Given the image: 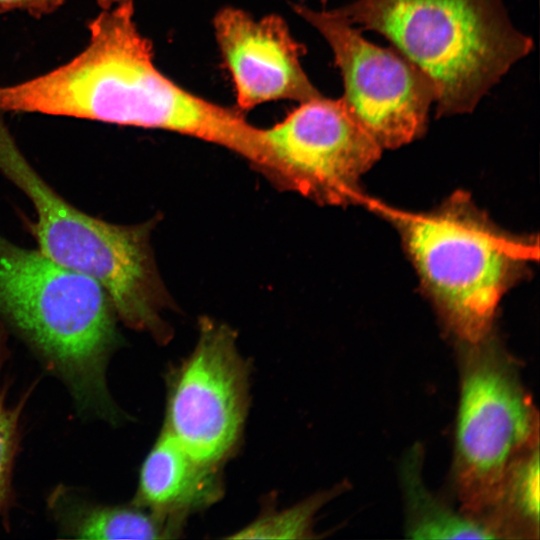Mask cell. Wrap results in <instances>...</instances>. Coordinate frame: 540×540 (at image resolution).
<instances>
[{"mask_svg":"<svg viewBox=\"0 0 540 540\" xmlns=\"http://www.w3.org/2000/svg\"><path fill=\"white\" fill-rule=\"evenodd\" d=\"M88 30L82 52L40 77L38 101L46 114L176 132L222 146L263 174L271 170L265 129L158 70L152 44L136 26L133 1L103 9Z\"/></svg>","mask_w":540,"mask_h":540,"instance_id":"obj_1","label":"cell"},{"mask_svg":"<svg viewBox=\"0 0 540 540\" xmlns=\"http://www.w3.org/2000/svg\"><path fill=\"white\" fill-rule=\"evenodd\" d=\"M114 312L97 282L0 235V317L65 383L79 412L112 424L123 419L106 380Z\"/></svg>","mask_w":540,"mask_h":540,"instance_id":"obj_2","label":"cell"},{"mask_svg":"<svg viewBox=\"0 0 540 540\" xmlns=\"http://www.w3.org/2000/svg\"><path fill=\"white\" fill-rule=\"evenodd\" d=\"M335 10L385 36L430 80L438 116L472 111L533 48L502 0H356Z\"/></svg>","mask_w":540,"mask_h":540,"instance_id":"obj_3","label":"cell"},{"mask_svg":"<svg viewBox=\"0 0 540 540\" xmlns=\"http://www.w3.org/2000/svg\"><path fill=\"white\" fill-rule=\"evenodd\" d=\"M0 111V171L31 200L39 250L58 264L97 282L129 327L169 340L161 317L166 305L149 243L151 222L112 224L65 201L34 170Z\"/></svg>","mask_w":540,"mask_h":540,"instance_id":"obj_4","label":"cell"},{"mask_svg":"<svg viewBox=\"0 0 540 540\" xmlns=\"http://www.w3.org/2000/svg\"><path fill=\"white\" fill-rule=\"evenodd\" d=\"M404 244L446 325L462 344L491 336L495 312L518 270L514 245L462 196L405 219Z\"/></svg>","mask_w":540,"mask_h":540,"instance_id":"obj_5","label":"cell"},{"mask_svg":"<svg viewBox=\"0 0 540 540\" xmlns=\"http://www.w3.org/2000/svg\"><path fill=\"white\" fill-rule=\"evenodd\" d=\"M461 348L452 478L461 510L487 518L512 464L539 445V415L491 336Z\"/></svg>","mask_w":540,"mask_h":540,"instance_id":"obj_6","label":"cell"},{"mask_svg":"<svg viewBox=\"0 0 540 540\" xmlns=\"http://www.w3.org/2000/svg\"><path fill=\"white\" fill-rule=\"evenodd\" d=\"M167 382L163 428L198 461L221 468L240 443L249 402V368L236 332L201 318L194 349Z\"/></svg>","mask_w":540,"mask_h":540,"instance_id":"obj_7","label":"cell"},{"mask_svg":"<svg viewBox=\"0 0 540 540\" xmlns=\"http://www.w3.org/2000/svg\"><path fill=\"white\" fill-rule=\"evenodd\" d=\"M294 9L329 44L343 79L341 99L381 148L399 147L424 132L435 91L417 67L396 49L366 40L336 10Z\"/></svg>","mask_w":540,"mask_h":540,"instance_id":"obj_8","label":"cell"},{"mask_svg":"<svg viewBox=\"0 0 540 540\" xmlns=\"http://www.w3.org/2000/svg\"><path fill=\"white\" fill-rule=\"evenodd\" d=\"M265 133L280 168L281 188L329 204L349 198L382 149L341 98L323 95L301 102Z\"/></svg>","mask_w":540,"mask_h":540,"instance_id":"obj_9","label":"cell"},{"mask_svg":"<svg viewBox=\"0 0 540 540\" xmlns=\"http://www.w3.org/2000/svg\"><path fill=\"white\" fill-rule=\"evenodd\" d=\"M214 29L240 110L270 101L301 103L322 96L303 70L302 46L281 17L255 19L243 10L226 7L214 18Z\"/></svg>","mask_w":540,"mask_h":540,"instance_id":"obj_10","label":"cell"},{"mask_svg":"<svg viewBox=\"0 0 540 540\" xmlns=\"http://www.w3.org/2000/svg\"><path fill=\"white\" fill-rule=\"evenodd\" d=\"M222 494L220 468L198 461L162 428L141 465L132 504L185 524Z\"/></svg>","mask_w":540,"mask_h":540,"instance_id":"obj_11","label":"cell"},{"mask_svg":"<svg viewBox=\"0 0 540 540\" xmlns=\"http://www.w3.org/2000/svg\"><path fill=\"white\" fill-rule=\"evenodd\" d=\"M60 532L77 539H172L185 524L154 514L131 503L110 506L58 490L50 499Z\"/></svg>","mask_w":540,"mask_h":540,"instance_id":"obj_12","label":"cell"},{"mask_svg":"<svg viewBox=\"0 0 540 540\" xmlns=\"http://www.w3.org/2000/svg\"><path fill=\"white\" fill-rule=\"evenodd\" d=\"M421 453L413 450L402 467L406 533L411 539H503L488 519L456 511L437 498L421 477Z\"/></svg>","mask_w":540,"mask_h":540,"instance_id":"obj_13","label":"cell"},{"mask_svg":"<svg viewBox=\"0 0 540 540\" xmlns=\"http://www.w3.org/2000/svg\"><path fill=\"white\" fill-rule=\"evenodd\" d=\"M488 519L503 538H539V445L512 464Z\"/></svg>","mask_w":540,"mask_h":540,"instance_id":"obj_14","label":"cell"},{"mask_svg":"<svg viewBox=\"0 0 540 540\" xmlns=\"http://www.w3.org/2000/svg\"><path fill=\"white\" fill-rule=\"evenodd\" d=\"M339 489L333 488L281 510L265 509L256 519L228 536L229 539H310L314 535V518Z\"/></svg>","mask_w":540,"mask_h":540,"instance_id":"obj_15","label":"cell"},{"mask_svg":"<svg viewBox=\"0 0 540 540\" xmlns=\"http://www.w3.org/2000/svg\"><path fill=\"white\" fill-rule=\"evenodd\" d=\"M7 339L0 329V513L11 495L12 471L20 443L22 403L11 405L3 380V369L8 359Z\"/></svg>","mask_w":540,"mask_h":540,"instance_id":"obj_16","label":"cell"},{"mask_svg":"<svg viewBox=\"0 0 540 540\" xmlns=\"http://www.w3.org/2000/svg\"><path fill=\"white\" fill-rule=\"evenodd\" d=\"M65 0H0V11L23 10L41 17L57 10Z\"/></svg>","mask_w":540,"mask_h":540,"instance_id":"obj_17","label":"cell"},{"mask_svg":"<svg viewBox=\"0 0 540 540\" xmlns=\"http://www.w3.org/2000/svg\"><path fill=\"white\" fill-rule=\"evenodd\" d=\"M124 1H129V0H95V2L102 8V9H108V8H111L112 6H115L119 3H122ZM131 1H134V0H131Z\"/></svg>","mask_w":540,"mask_h":540,"instance_id":"obj_18","label":"cell"},{"mask_svg":"<svg viewBox=\"0 0 540 540\" xmlns=\"http://www.w3.org/2000/svg\"><path fill=\"white\" fill-rule=\"evenodd\" d=\"M322 1H326V0H322Z\"/></svg>","mask_w":540,"mask_h":540,"instance_id":"obj_19","label":"cell"}]
</instances>
